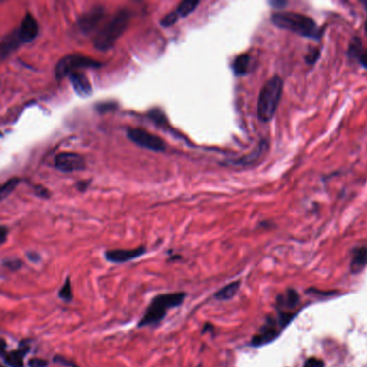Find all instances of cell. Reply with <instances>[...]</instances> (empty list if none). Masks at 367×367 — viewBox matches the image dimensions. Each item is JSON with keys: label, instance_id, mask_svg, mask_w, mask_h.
Segmentation results:
<instances>
[{"label": "cell", "instance_id": "cell-1", "mask_svg": "<svg viewBox=\"0 0 367 367\" xmlns=\"http://www.w3.org/2000/svg\"><path fill=\"white\" fill-rule=\"evenodd\" d=\"M272 22L279 28L312 40H320L323 35L322 29L312 18L296 12L273 13Z\"/></svg>", "mask_w": 367, "mask_h": 367}, {"label": "cell", "instance_id": "cell-2", "mask_svg": "<svg viewBox=\"0 0 367 367\" xmlns=\"http://www.w3.org/2000/svg\"><path fill=\"white\" fill-rule=\"evenodd\" d=\"M283 81L278 75L270 78L259 92L257 100V116L259 121L267 123L272 121L282 96Z\"/></svg>", "mask_w": 367, "mask_h": 367}, {"label": "cell", "instance_id": "cell-3", "mask_svg": "<svg viewBox=\"0 0 367 367\" xmlns=\"http://www.w3.org/2000/svg\"><path fill=\"white\" fill-rule=\"evenodd\" d=\"M129 19L130 13L128 10H119L96 35L94 47L100 51H107L113 47L116 40L123 35L128 26Z\"/></svg>", "mask_w": 367, "mask_h": 367}, {"label": "cell", "instance_id": "cell-4", "mask_svg": "<svg viewBox=\"0 0 367 367\" xmlns=\"http://www.w3.org/2000/svg\"><path fill=\"white\" fill-rule=\"evenodd\" d=\"M185 296L186 294L183 292L162 294L156 296L146 310L144 317L139 321L138 326L144 328V326L157 324L165 318L168 310L178 307L184 302Z\"/></svg>", "mask_w": 367, "mask_h": 367}, {"label": "cell", "instance_id": "cell-5", "mask_svg": "<svg viewBox=\"0 0 367 367\" xmlns=\"http://www.w3.org/2000/svg\"><path fill=\"white\" fill-rule=\"evenodd\" d=\"M103 64L82 54H68L60 58L55 66V76L57 80H62L65 76L74 73L80 68H98Z\"/></svg>", "mask_w": 367, "mask_h": 367}, {"label": "cell", "instance_id": "cell-6", "mask_svg": "<svg viewBox=\"0 0 367 367\" xmlns=\"http://www.w3.org/2000/svg\"><path fill=\"white\" fill-rule=\"evenodd\" d=\"M127 137L141 147H145L150 151L163 152L166 149L165 142L163 141L159 136L151 134L141 128H131L127 130Z\"/></svg>", "mask_w": 367, "mask_h": 367}, {"label": "cell", "instance_id": "cell-7", "mask_svg": "<svg viewBox=\"0 0 367 367\" xmlns=\"http://www.w3.org/2000/svg\"><path fill=\"white\" fill-rule=\"evenodd\" d=\"M54 166L63 172H73L85 169V161L82 155L73 152L58 153L54 159Z\"/></svg>", "mask_w": 367, "mask_h": 367}, {"label": "cell", "instance_id": "cell-8", "mask_svg": "<svg viewBox=\"0 0 367 367\" xmlns=\"http://www.w3.org/2000/svg\"><path fill=\"white\" fill-rule=\"evenodd\" d=\"M145 247H139L135 249H115L108 250L105 252V257L107 261L112 263H125L135 259L145 254Z\"/></svg>", "mask_w": 367, "mask_h": 367}, {"label": "cell", "instance_id": "cell-9", "mask_svg": "<svg viewBox=\"0 0 367 367\" xmlns=\"http://www.w3.org/2000/svg\"><path fill=\"white\" fill-rule=\"evenodd\" d=\"M105 10L103 7H95L91 11L86 12L81 17L79 21V27L84 34H90L97 27V25L104 18Z\"/></svg>", "mask_w": 367, "mask_h": 367}, {"label": "cell", "instance_id": "cell-10", "mask_svg": "<svg viewBox=\"0 0 367 367\" xmlns=\"http://www.w3.org/2000/svg\"><path fill=\"white\" fill-rule=\"evenodd\" d=\"M18 29L22 43L32 42L33 40L37 38V36L39 34L38 23L30 13H27L25 15L21 23V26Z\"/></svg>", "mask_w": 367, "mask_h": 367}, {"label": "cell", "instance_id": "cell-11", "mask_svg": "<svg viewBox=\"0 0 367 367\" xmlns=\"http://www.w3.org/2000/svg\"><path fill=\"white\" fill-rule=\"evenodd\" d=\"M69 81L74 92L81 97H88L92 94V85L90 81L84 73H79V71H74V73H70Z\"/></svg>", "mask_w": 367, "mask_h": 367}, {"label": "cell", "instance_id": "cell-12", "mask_svg": "<svg viewBox=\"0 0 367 367\" xmlns=\"http://www.w3.org/2000/svg\"><path fill=\"white\" fill-rule=\"evenodd\" d=\"M267 149H268L267 141L262 140L261 142H259V145L256 147V150H253L251 153H250V154L243 156V157H240V159H238V160L229 161L228 163H231V165H234V166L252 165L256 162H257L259 159H261Z\"/></svg>", "mask_w": 367, "mask_h": 367}, {"label": "cell", "instance_id": "cell-13", "mask_svg": "<svg viewBox=\"0 0 367 367\" xmlns=\"http://www.w3.org/2000/svg\"><path fill=\"white\" fill-rule=\"evenodd\" d=\"M21 43L22 41L18 35V29H15L10 34H7L2 38L1 44H0V54H1V58H6L9 54H11L13 51L17 50Z\"/></svg>", "mask_w": 367, "mask_h": 367}, {"label": "cell", "instance_id": "cell-14", "mask_svg": "<svg viewBox=\"0 0 367 367\" xmlns=\"http://www.w3.org/2000/svg\"><path fill=\"white\" fill-rule=\"evenodd\" d=\"M252 57L251 55L248 53L238 55L237 57L234 59V63L232 65V68L234 73L236 75H246L249 73L250 68H251Z\"/></svg>", "mask_w": 367, "mask_h": 367}, {"label": "cell", "instance_id": "cell-15", "mask_svg": "<svg viewBox=\"0 0 367 367\" xmlns=\"http://www.w3.org/2000/svg\"><path fill=\"white\" fill-rule=\"evenodd\" d=\"M277 334V330L275 328V324L273 322H268L265 324L264 328L261 330V332L253 338V345L261 346L264 345L266 341L272 340Z\"/></svg>", "mask_w": 367, "mask_h": 367}, {"label": "cell", "instance_id": "cell-16", "mask_svg": "<svg viewBox=\"0 0 367 367\" xmlns=\"http://www.w3.org/2000/svg\"><path fill=\"white\" fill-rule=\"evenodd\" d=\"M29 351V348H23L8 352L3 355L6 364L11 367H24V356Z\"/></svg>", "mask_w": 367, "mask_h": 367}, {"label": "cell", "instance_id": "cell-17", "mask_svg": "<svg viewBox=\"0 0 367 367\" xmlns=\"http://www.w3.org/2000/svg\"><path fill=\"white\" fill-rule=\"evenodd\" d=\"M239 285H240V282L239 281H235V282H232L225 285V287L222 288L221 290H219V291L215 294V298L220 299V300H226V299L232 298L234 295L237 293Z\"/></svg>", "mask_w": 367, "mask_h": 367}, {"label": "cell", "instance_id": "cell-18", "mask_svg": "<svg viewBox=\"0 0 367 367\" xmlns=\"http://www.w3.org/2000/svg\"><path fill=\"white\" fill-rule=\"evenodd\" d=\"M198 4H200V1H197V0H194V1H193V0H184V1L179 3V6L177 7L175 13L178 15L179 18H185L188 14L194 11Z\"/></svg>", "mask_w": 367, "mask_h": 367}, {"label": "cell", "instance_id": "cell-19", "mask_svg": "<svg viewBox=\"0 0 367 367\" xmlns=\"http://www.w3.org/2000/svg\"><path fill=\"white\" fill-rule=\"evenodd\" d=\"M366 262H367V249L360 248L356 250L354 253L352 264H351V269H352L353 272H356V270H359L363 267Z\"/></svg>", "mask_w": 367, "mask_h": 367}, {"label": "cell", "instance_id": "cell-20", "mask_svg": "<svg viewBox=\"0 0 367 367\" xmlns=\"http://www.w3.org/2000/svg\"><path fill=\"white\" fill-rule=\"evenodd\" d=\"M19 182H21V179L13 178V179H10L4 183L1 188H0V200L3 201L4 198H7V196L11 194L14 188L18 185Z\"/></svg>", "mask_w": 367, "mask_h": 367}, {"label": "cell", "instance_id": "cell-21", "mask_svg": "<svg viewBox=\"0 0 367 367\" xmlns=\"http://www.w3.org/2000/svg\"><path fill=\"white\" fill-rule=\"evenodd\" d=\"M279 300H280V303H281L282 307L292 308V307H295V305H296L298 302V295L291 290V291H288L285 295L280 296Z\"/></svg>", "mask_w": 367, "mask_h": 367}, {"label": "cell", "instance_id": "cell-22", "mask_svg": "<svg viewBox=\"0 0 367 367\" xmlns=\"http://www.w3.org/2000/svg\"><path fill=\"white\" fill-rule=\"evenodd\" d=\"M58 295H59L60 298L64 299V300H67V302L71 299L73 294H71V283H70L69 279L66 280V282L63 285V288L60 289Z\"/></svg>", "mask_w": 367, "mask_h": 367}, {"label": "cell", "instance_id": "cell-23", "mask_svg": "<svg viewBox=\"0 0 367 367\" xmlns=\"http://www.w3.org/2000/svg\"><path fill=\"white\" fill-rule=\"evenodd\" d=\"M178 19H179V18H178V15L175 13V11H173V12L168 13L164 18H163V19L161 21V25L163 27H169V26H172L173 24H176L178 22Z\"/></svg>", "mask_w": 367, "mask_h": 367}, {"label": "cell", "instance_id": "cell-24", "mask_svg": "<svg viewBox=\"0 0 367 367\" xmlns=\"http://www.w3.org/2000/svg\"><path fill=\"white\" fill-rule=\"evenodd\" d=\"M319 57H320L319 49H312V51H309L307 55H306L305 59H306V63H307V64L313 65L315 62H317Z\"/></svg>", "mask_w": 367, "mask_h": 367}, {"label": "cell", "instance_id": "cell-25", "mask_svg": "<svg viewBox=\"0 0 367 367\" xmlns=\"http://www.w3.org/2000/svg\"><path fill=\"white\" fill-rule=\"evenodd\" d=\"M3 266H6L11 270H18L21 268L22 262L19 259H4Z\"/></svg>", "mask_w": 367, "mask_h": 367}, {"label": "cell", "instance_id": "cell-26", "mask_svg": "<svg viewBox=\"0 0 367 367\" xmlns=\"http://www.w3.org/2000/svg\"><path fill=\"white\" fill-rule=\"evenodd\" d=\"M28 365L30 367H47L48 361L42 359H33L28 362Z\"/></svg>", "mask_w": 367, "mask_h": 367}, {"label": "cell", "instance_id": "cell-27", "mask_svg": "<svg viewBox=\"0 0 367 367\" xmlns=\"http://www.w3.org/2000/svg\"><path fill=\"white\" fill-rule=\"evenodd\" d=\"M304 367H323V362L318 359H309L305 363Z\"/></svg>", "mask_w": 367, "mask_h": 367}, {"label": "cell", "instance_id": "cell-28", "mask_svg": "<svg viewBox=\"0 0 367 367\" xmlns=\"http://www.w3.org/2000/svg\"><path fill=\"white\" fill-rule=\"evenodd\" d=\"M35 188H36V190H35L36 193H37V194L39 196H41V197H49L50 196V193H49V191L45 187H43V186H36Z\"/></svg>", "mask_w": 367, "mask_h": 367}, {"label": "cell", "instance_id": "cell-29", "mask_svg": "<svg viewBox=\"0 0 367 367\" xmlns=\"http://www.w3.org/2000/svg\"><path fill=\"white\" fill-rule=\"evenodd\" d=\"M359 62L365 69H367V50L359 55Z\"/></svg>", "mask_w": 367, "mask_h": 367}, {"label": "cell", "instance_id": "cell-30", "mask_svg": "<svg viewBox=\"0 0 367 367\" xmlns=\"http://www.w3.org/2000/svg\"><path fill=\"white\" fill-rule=\"evenodd\" d=\"M7 234H8V229H7V227H6V226H2V227H1V233H0V235H1V243H4V242H6Z\"/></svg>", "mask_w": 367, "mask_h": 367}, {"label": "cell", "instance_id": "cell-31", "mask_svg": "<svg viewBox=\"0 0 367 367\" xmlns=\"http://www.w3.org/2000/svg\"><path fill=\"white\" fill-rule=\"evenodd\" d=\"M270 4H272V6L275 9H281L282 7L287 6V2H284V1H277V2H275V1H273V2H270Z\"/></svg>", "mask_w": 367, "mask_h": 367}, {"label": "cell", "instance_id": "cell-32", "mask_svg": "<svg viewBox=\"0 0 367 367\" xmlns=\"http://www.w3.org/2000/svg\"><path fill=\"white\" fill-rule=\"evenodd\" d=\"M365 32L367 33V19H366V23H365Z\"/></svg>", "mask_w": 367, "mask_h": 367}]
</instances>
